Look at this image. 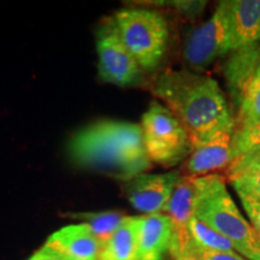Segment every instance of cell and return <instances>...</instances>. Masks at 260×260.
Masks as SVG:
<instances>
[{
    "label": "cell",
    "mask_w": 260,
    "mask_h": 260,
    "mask_svg": "<svg viewBox=\"0 0 260 260\" xmlns=\"http://www.w3.org/2000/svg\"><path fill=\"white\" fill-rule=\"evenodd\" d=\"M151 92L180 119L191 148L225 130H235V116L213 77L187 70H167L152 83Z\"/></svg>",
    "instance_id": "cell-1"
},
{
    "label": "cell",
    "mask_w": 260,
    "mask_h": 260,
    "mask_svg": "<svg viewBox=\"0 0 260 260\" xmlns=\"http://www.w3.org/2000/svg\"><path fill=\"white\" fill-rule=\"evenodd\" d=\"M74 159L130 181L145 174L152 161L146 152L141 125L105 121L80 130L70 142Z\"/></svg>",
    "instance_id": "cell-2"
},
{
    "label": "cell",
    "mask_w": 260,
    "mask_h": 260,
    "mask_svg": "<svg viewBox=\"0 0 260 260\" xmlns=\"http://www.w3.org/2000/svg\"><path fill=\"white\" fill-rule=\"evenodd\" d=\"M194 217L217 230L248 260H260V241L251 222L241 213L218 174L194 177Z\"/></svg>",
    "instance_id": "cell-3"
},
{
    "label": "cell",
    "mask_w": 260,
    "mask_h": 260,
    "mask_svg": "<svg viewBox=\"0 0 260 260\" xmlns=\"http://www.w3.org/2000/svg\"><path fill=\"white\" fill-rule=\"evenodd\" d=\"M113 19L141 69H154L167 52L169 28L165 18L152 10L123 9Z\"/></svg>",
    "instance_id": "cell-4"
},
{
    "label": "cell",
    "mask_w": 260,
    "mask_h": 260,
    "mask_svg": "<svg viewBox=\"0 0 260 260\" xmlns=\"http://www.w3.org/2000/svg\"><path fill=\"white\" fill-rule=\"evenodd\" d=\"M146 152L152 162L162 167H175L189 157V134L167 106L157 100L149 104L141 121Z\"/></svg>",
    "instance_id": "cell-5"
},
{
    "label": "cell",
    "mask_w": 260,
    "mask_h": 260,
    "mask_svg": "<svg viewBox=\"0 0 260 260\" xmlns=\"http://www.w3.org/2000/svg\"><path fill=\"white\" fill-rule=\"evenodd\" d=\"M228 52H233L229 2L219 3L213 15L190 32L184 46V59L191 69H207Z\"/></svg>",
    "instance_id": "cell-6"
},
{
    "label": "cell",
    "mask_w": 260,
    "mask_h": 260,
    "mask_svg": "<svg viewBox=\"0 0 260 260\" xmlns=\"http://www.w3.org/2000/svg\"><path fill=\"white\" fill-rule=\"evenodd\" d=\"M96 52L103 81L125 87L139 79L141 67L123 42L113 17L106 19L96 32Z\"/></svg>",
    "instance_id": "cell-7"
},
{
    "label": "cell",
    "mask_w": 260,
    "mask_h": 260,
    "mask_svg": "<svg viewBox=\"0 0 260 260\" xmlns=\"http://www.w3.org/2000/svg\"><path fill=\"white\" fill-rule=\"evenodd\" d=\"M182 177L178 170L141 174L128 182L126 198L136 210L146 214L162 213Z\"/></svg>",
    "instance_id": "cell-8"
},
{
    "label": "cell",
    "mask_w": 260,
    "mask_h": 260,
    "mask_svg": "<svg viewBox=\"0 0 260 260\" xmlns=\"http://www.w3.org/2000/svg\"><path fill=\"white\" fill-rule=\"evenodd\" d=\"M234 132L235 130L220 132L204 144L191 148L186 164L187 176H206L229 168L234 160L232 144Z\"/></svg>",
    "instance_id": "cell-9"
},
{
    "label": "cell",
    "mask_w": 260,
    "mask_h": 260,
    "mask_svg": "<svg viewBox=\"0 0 260 260\" xmlns=\"http://www.w3.org/2000/svg\"><path fill=\"white\" fill-rule=\"evenodd\" d=\"M45 245L73 260H98L102 249V243L86 223L63 226Z\"/></svg>",
    "instance_id": "cell-10"
},
{
    "label": "cell",
    "mask_w": 260,
    "mask_h": 260,
    "mask_svg": "<svg viewBox=\"0 0 260 260\" xmlns=\"http://www.w3.org/2000/svg\"><path fill=\"white\" fill-rule=\"evenodd\" d=\"M174 225L165 213L139 217L138 260H161L170 248Z\"/></svg>",
    "instance_id": "cell-11"
},
{
    "label": "cell",
    "mask_w": 260,
    "mask_h": 260,
    "mask_svg": "<svg viewBox=\"0 0 260 260\" xmlns=\"http://www.w3.org/2000/svg\"><path fill=\"white\" fill-rule=\"evenodd\" d=\"M194 177L183 176L162 211L170 217L174 225V235L170 246H183L190 240L188 226L194 218Z\"/></svg>",
    "instance_id": "cell-12"
},
{
    "label": "cell",
    "mask_w": 260,
    "mask_h": 260,
    "mask_svg": "<svg viewBox=\"0 0 260 260\" xmlns=\"http://www.w3.org/2000/svg\"><path fill=\"white\" fill-rule=\"evenodd\" d=\"M233 51L260 41V0L229 2Z\"/></svg>",
    "instance_id": "cell-13"
},
{
    "label": "cell",
    "mask_w": 260,
    "mask_h": 260,
    "mask_svg": "<svg viewBox=\"0 0 260 260\" xmlns=\"http://www.w3.org/2000/svg\"><path fill=\"white\" fill-rule=\"evenodd\" d=\"M233 52L225 67V79L234 100L237 103L260 67V45L255 44Z\"/></svg>",
    "instance_id": "cell-14"
},
{
    "label": "cell",
    "mask_w": 260,
    "mask_h": 260,
    "mask_svg": "<svg viewBox=\"0 0 260 260\" xmlns=\"http://www.w3.org/2000/svg\"><path fill=\"white\" fill-rule=\"evenodd\" d=\"M139 217H125L118 229L103 243L98 260H138Z\"/></svg>",
    "instance_id": "cell-15"
},
{
    "label": "cell",
    "mask_w": 260,
    "mask_h": 260,
    "mask_svg": "<svg viewBox=\"0 0 260 260\" xmlns=\"http://www.w3.org/2000/svg\"><path fill=\"white\" fill-rule=\"evenodd\" d=\"M226 178L235 191L260 201V151L234 159L226 169Z\"/></svg>",
    "instance_id": "cell-16"
},
{
    "label": "cell",
    "mask_w": 260,
    "mask_h": 260,
    "mask_svg": "<svg viewBox=\"0 0 260 260\" xmlns=\"http://www.w3.org/2000/svg\"><path fill=\"white\" fill-rule=\"evenodd\" d=\"M236 105L235 129H245L260 122V76L258 74L243 90Z\"/></svg>",
    "instance_id": "cell-17"
},
{
    "label": "cell",
    "mask_w": 260,
    "mask_h": 260,
    "mask_svg": "<svg viewBox=\"0 0 260 260\" xmlns=\"http://www.w3.org/2000/svg\"><path fill=\"white\" fill-rule=\"evenodd\" d=\"M188 230H189L193 241L203 248L217 252H236L233 243L225 236H223L222 234L206 225L205 223L200 222L195 217L190 220Z\"/></svg>",
    "instance_id": "cell-18"
},
{
    "label": "cell",
    "mask_w": 260,
    "mask_h": 260,
    "mask_svg": "<svg viewBox=\"0 0 260 260\" xmlns=\"http://www.w3.org/2000/svg\"><path fill=\"white\" fill-rule=\"evenodd\" d=\"M76 218L86 220L94 235L99 240L100 243L106 242L110 236L118 229L119 225L125 219L124 214L115 212V211H107V212H89V213H79L75 214Z\"/></svg>",
    "instance_id": "cell-19"
},
{
    "label": "cell",
    "mask_w": 260,
    "mask_h": 260,
    "mask_svg": "<svg viewBox=\"0 0 260 260\" xmlns=\"http://www.w3.org/2000/svg\"><path fill=\"white\" fill-rule=\"evenodd\" d=\"M234 159L242 154L260 151V122L245 129H235L233 134Z\"/></svg>",
    "instance_id": "cell-20"
},
{
    "label": "cell",
    "mask_w": 260,
    "mask_h": 260,
    "mask_svg": "<svg viewBox=\"0 0 260 260\" xmlns=\"http://www.w3.org/2000/svg\"><path fill=\"white\" fill-rule=\"evenodd\" d=\"M183 251L189 252L193 254L198 260H248L245 256L239 254L237 252H217L211 251V249H206L197 245L190 237V240L186 245L183 246H170L169 251Z\"/></svg>",
    "instance_id": "cell-21"
},
{
    "label": "cell",
    "mask_w": 260,
    "mask_h": 260,
    "mask_svg": "<svg viewBox=\"0 0 260 260\" xmlns=\"http://www.w3.org/2000/svg\"><path fill=\"white\" fill-rule=\"evenodd\" d=\"M236 194L240 201H241L247 218L251 222L253 229H254L260 241V201L249 197V195L240 193V191H236Z\"/></svg>",
    "instance_id": "cell-22"
},
{
    "label": "cell",
    "mask_w": 260,
    "mask_h": 260,
    "mask_svg": "<svg viewBox=\"0 0 260 260\" xmlns=\"http://www.w3.org/2000/svg\"><path fill=\"white\" fill-rule=\"evenodd\" d=\"M28 260H73V259L68 258L67 255L61 254V253L56 251V249H52L46 245H44Z\"/></svg>",
    "instance_id": "cell-23"
},
{
    "label": "cell",
    "mask_w": 260,
    "mask_h": 260,
    "mask_svg": "<svg viewBox=\"0 0 260 260\" xmlns=\"http://www.w3.org/2000/svg\"><path fill=\"white\" fill-rule=\"evenodd\" d=\"M170 253L175 258V260H198L193 254H190L187 251H183V249H180V251H170Z\"/></svg>",
    "instance_id": "cell-24"
},
{
    "label": "cell",
    "mask_w": 260,
    "mask_h": 260,
    "mask_svg": "<svg viewBox=\"0 0 260 260\" xmlns=\"http://www.w3.org/2000/svg\"><path fill=\"white\" fill-rule=\"evenodd\" d=\"M256 74H258V75H259V76H260V67H259V69H258V71H256Z\"/></svg>",
    "instance_id": "cell-25"
}]
</instances>
